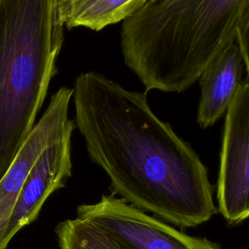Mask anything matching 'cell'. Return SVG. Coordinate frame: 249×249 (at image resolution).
I'll use <instances>...</instances> for the list:
<instances>
[{"label":"cell","mask_w":249,"mask_h":249,"mask_svg":"<svg viewBox=\"0 0 249 249\" xmlns=\"http://www.w3.org/2000/svg\"><path fill=\"white\" fill-rule=\"evenodd\" d=\"M72 89L74 124L114 195L179 228L197 227L217 213L205 164L156 115L147 91L95 71L78 75Z\"/></svg>","instance_id":"1"},{"label":"cell","mask_w":249,"mask_h":249,"mask_svg":"<svg viewBox=\"0 0 249 249\" xmlns=\"http://www.w3.org/2000/svg\"><path fill=\"white\" fill-rule=\"evenodd\" d=\"M249 0H146L123 20L125 65L146 90L183 92L235 43Z\"/></svg>","instance_id":"2"},{"label":"cell","mask_w":249,"mask_h":249,"mask_svg":"<svg viewBox=\"0 0 249 249\" xmlns=\"http://www.w3.org/2000/svg\"><path fill=\"white\" fill-rule=\"evenodd\" d=\"M64 27L63 0H0V179L35 124Z\"/></svg>","instance_id":"3"},{"label":"cell","mask_w":249,"mask_h":249,"mask_svg":"<svg viewBox=\"0 0 249 249\" xmlns=\"http://www.w3.org/2000/svg\"><path fill=\"white\" fill-rule=\"evenodd\" d=\"M76 214L100 227L128 249H221L217 243L178 231L114 195L79 205Z\"/></svg>","instance_id":"4"},{"label":"cell","mask_w":249,"mask_h":249,"mask_svg":"<svg viewBox=\"0 0 249 249\" xmlns=\"http://www.w3.org/2000/svg\"><path fill=\"white\" fill-rule=\"evenodd\" d=\"M224 123L217 210L231 225L249 216V81L244 77Z\"/></svg>","instance_id":"5"},{"label":"cell","mask_w":249,"mask_h":249,"mask_svg":"<svg viewBox=\"0 0 249 249\" xmlns=\"http://www.w3.org/2000/svg\"><path fill=\"white\" fill-rule=\"evenodd\" d=\"M73 89L60 88L51 97L40 120L22 143L12 164L0 179V249L13 208L31 167L42 152L61 138L69 124L68 110Z\"/></svg>","instance_id":"6"},{"label":"cell","mask_w":249,"mask_h":249,"mask_svg":"<svg viewBox=\"0 0 249 249\" xmlns=\"http://www.w3.org/2000/svg\"><path fill=\"white\" fill-rule=\"evenodd\" d=\"M74 127L72 121L63 136L48 146L31 167L9 219L3 240L4 249L21 229L37 219L48 197L64 187L71 177V138Z\"/></svg>","instance_id":"7"},{"label":"cell","mask_w":249,"mask_h":249,"mask_svg":"<svg viewBox=\"0 0 249 249\" xmlns=\"http://www.w3.org/2000/svg\"><path fill=\"white\" fill-rule=\"evenodd\" d=\"M248 73L236 43L222 51L202 70L198 80L200 97L196 122L201 128L212 126L227 112L244 78Z\"/></svg>","instance_id":"8"},{"label":"cell","mask_w":249,"mask_h":249,"mask_svg":"<svg viewBox=\"0 0 249 249\" xmlns=\"http://www.w3.org/2000/svg\"><path fill=\"white\" fill-rule=\"evenodd\" d=\"M146 0H63L64 26L98 31L130 17Z\"/></svg>","instance_id":"9"},{"label":"cell","mask_w":249,"mask_h":249,"mask_svg":"<svg viewBox=\"0 0 249 249\" xmlns=\"http://www.w3.org/2000/svg\"><path fill=\"white\" fill-rule=\"evenodd\" d=\"M59 249H128L95 224L76 217L55 227Z\"/></svg>","instance_id":"10"}]
</instances>
